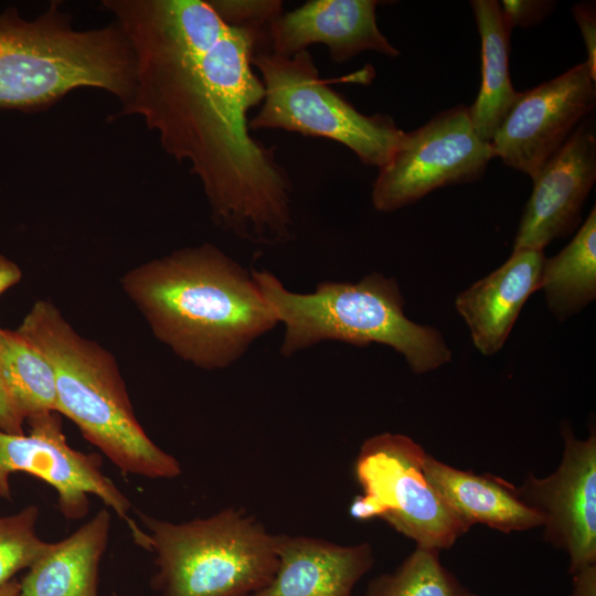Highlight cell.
Returning a JSON list of instances; mask_svg holds the SVG:
<instances>
[{"label":"cell","instance_id":"obj_19","mask_svg":"<svg viewBox=\"0 0 596 596\" xmlns=\"http://www.w3.org/2000/svg\"><path fill=\"white\" fill-rule=\"evenodd\" d=\"M476 24L481 39V86L469 107L478 137L490 142L519 97L509 73L511 29L501 6L494 0H472Z\"/></svg>","mask_w":596,"mask_h":596},{"label":"cell","instance_id":"obj_18","mask_svg":"<svg viewBox=\"0 0 596 596\" xmlns=\"http://www.w3.org/2000/svg\"><path fill=\"white\" fill-rule=\"evenodd\" d=\"M109 532L110 513L102 509L71 535L51 543L20 582L18 596H98V566Z\"/></svg>","mask_w":596,"mask_h":596},{"label":"cell","instance_id":"obj_22","mask_svg":"<svg viewBox=\"0 0 596 596\" xmlns=\"http://www.w3.org/2000/svg\"><path fill=\"white\" fill-rule=\"evenodd\" d=\"M439 552L416 546L393 573L374 577L365 596H466L469 590L441 564Z\"/></svg>","mask_w":596,"mask_h":596},{"label":"cell","instance_id":"obj_7","mask_svg":"<svg viewBox=\"0 0 596 596\" xmlns=\"http://www.w3.org/2000/svg\"><path fill=\"white\" fill-rule=\"evenodd\" d=\"M252 63L260 75L264 98L249 119L251 130L281 129L337 141L363 164L377 169L401 145L405 131L387 115L362 114L331 88L308 50L292 56L258 52Z\"/></svg>","mask_w":596,"mask_h":596},{"label":"cell","instance_id":"obj_13","mask_svg":"<svg viewBox=\"0 0 596 596\" xmlns=\"http://www.w3.org/2000/svg\"><path fill=\"white\" fill-rule=\"evenodd\" d=\"M595 180V126L586 118L532 178L512 251H544L554 240L576 232Z\"/></svg>","mask_w":596,"mask_h":596},{"label":"cell","instance_id":"obj_30","mask_svg":"<svg viewBox=\"0 0 596 596\" xmlns=\"http://www.w3.org/2000/svg\"><path fill=\"white\" fill-rule=\"evenodd\" d=\"M20 593V582L12 579L0 587V596H18Z\"/></svg>","mask_w":596,"mask_h":596},{"label":"cell","instance_id":"obj_1","mask_svg":"<svg viewBox=\"0 0 596 596\" xmlns=\"http://www.w3.org/2000/svg\"><path fill=\"white\" fill-rule=\"evenodd\" d=\"M135 57L134 89L118 116H137L161 148L188 163L220 227L278 245L295 230L292 185L275 148L251 134L264 86L259 35L226 24L207 0H105Z\"/></svg>","mask_w":596,"mask_h":596},{"label":"cell","instance_id":"obj_15","mask_svg":"<svg viewBox=\"0 0 596 596\" xmlns=\"http://www.w3.org/2000/svg\"><path fill=\"white\" fill-rule=\"evenodd\" d=\"M277 568L270 582L248 596H352L372 568L369 543L340 545L302 535L275 534Z\"/></svg>","mask_w":596,"mask_h":596},{"label":"cell","instance_id":"obj_25","mask_svg":"<svg viewBox=\"0 0 596 596\" xmlns=\"http://www.w3.org/2000/svg\"><path fill=\"white\" fill-rule=\"evenodd\" d=\"M501 11L512 30L514 26H530L540 23L555 6L554 1L504 0Z\"/></svg>","mask_w":596,"mask_h":596},{"label":"cell","instance_id":"obj_31","mask_svg":"<svg viewBox=\"0 0 596 596\" xmlns=\"http://www.w3.org/2000/svg\"><path fill=\"white\" fill-rule=\"evenodd\" d=\"M466 596H478L477 594H473L471 592H468V594Z\"/></svg>","mask_w":596,"mask_h":596},{"label":"cell","instance_id":"obj_21","mask_svg":"<svg viewBox=\"0 0 596 596\" xmlns=\"http://www.w3.org/2000/svg\"><path fill=\"white\" fill-rule=\"evenodd\" d=\"M0 377L23 423L58 413L53 369L45 355L18 330L0 328Z\"/></svg>","mask_w":596,"mask_h":596},{"label":"cell","instance_id":"obj_4","mask_svg":"<svg viewBox=\"0 0 596 596\" xmlns=\"http://www.w3.org/2000/svg\"><path fill=\"white\" fill-rule=\"evenodd\" d=\"M256 286L285 327L284 356L323 341L356 347L383 344L398 352L415 374L435 371L453 360V351L435 327L411 320L393 277L373 272L356 283L324 280L309 294L288 290L268 270H252Z\"/></svg>","mask_w":596,"mask_h":596},{"label":"cell","instance_id":"obj_23","mask_svg":"<svg viewBox=\"0 0 596 596\" xmlns=\"http://www.w3.org/2000/svg\"><path fill=\"white\" fill-rule=\"evenodd\" d=\"M40 510L29 504L19 512L0 515V587L30 568L50 547L35 531Z\"/></svg>","mask_w":596,"mask_h":596},{"label":"cell","instance_id":"obj_5","mask_svg":"<svg viewBox=\"0 0 596 596\" xmlns=\"http://www.w3.org/2000/svg\"><path fill=\"white\" fill-rule=\"evenodd\" d=\"M134 83V53L117 23L75 29L57 1L32 20L14 8L0 14V109H43L78 88L124 104Z\"/></svg>","mask_w":596,"mask_h":596},{"label":"cell","instance_id":"obj_14","mask_svg":"<svg viewBox=\"0 0 596 596\" xmlns=\"http://www.w3.org/2000/svg\"><path fill=\"white\" fill-rule=\"evenodd\" d=\"M377 4L375 0H309L270 23L268 52L292 56L311 44H324L336 63L366 51L396 57L398 50L377 26Z\"/></svg>","mask_w":596,"mask_h":596},{"label":"cell","instance_id":"obj_20","mask_svg":"<svg viewBox=\"0 0 596 596\" xmlns=\"http://www.w3.org/2000/svg\"><path fill=\"white\" fill-rule=\"evenodd\" d=\"M546 308L560 322L579 313L596 299V209L589 212L571 242L545 257L540 289Z\"/></svg>","mask_w":596,"mask_h":596},{"label":"cell","instance_id":"obj_24","mask_svg":"<svg viewBox=\"0 0 596 596\" xmlns=\"http://www.w3.org/2000/svg\"><path fill=\"white\" fill-rule=\"evenodd\" d=\"M217 15L228 25L262 36L268 45L270 23L284 12L279 0H207ZM269 51V47H268Z\"/></svg>","mask_w":596,"mask_h":596},{"label":"cell","instance_id":"obj_3","mask_svg":"<svg viewBox=\"0 0 596 596\" xmlns=\"http://www.w3.org/2000/svg\"><path fill=\"white\" fill-rule=\"evenodd\" d=\"M50 362L57 408L123 473L172 479L179 461L139 424L114 355L82 337L49 300H38L17 329Z\"/></svg>","mask_w":596,"mask_h":596},{"label":"cell","instance_id":"obj_26","mask_svg":"<svg viewBox=\"0 0 596 596\" xmlns=\"http://www.w3.org/2000/svg\"><path fill=\"white\" fill-rule=\"evenodd\" d=\"M573 15L579 26L585 43L587 52L585 63L592 77L596 81V14L594 3H575L573 6Z\"/></svg>","mask_w":596,"mask_h":596},{"label":"cell","instance_id":"obj_10","mask_svg":"<svg viewBox=\"0 0 596 596\" xmlns=\"http://www.w3.org/2000/svg\"><path fill=\"white\" fill-rule=\"evenodd\" d=\"M29 434H11L0 429V497L11 498L10 476L26 472L49 486L57 494V507L68 520L88 512L89 496H96L121 518L135 542L143 547L146 532L128 515L131 503L100 470L96 454L74 449L63 433L61 414L47 413L26 422Z\"/></svg>","mask_w":596,"mask_h":596},{"label":"cell","instance_id":"obj_9","mask_svg":"<svg viewBox=\"0 0 596 596\" xmlns=\"http://www.w3.org/2000/svg\"><path fill=\"white\" fill-rule=\"evenodd\" d=\"M494 157L490 142L476 134L469 107L438 113L405 132L372 185L373 207L391 213L414 204L438 188L479 180Z\"/></svg>","mask_w":596,"mask_h":596},{"label":"cell","instance_id":"obj_2","mask_svg":"<svg viewBox=\"0 0 596 596\" xmlns=\"http://www.w3.org/2000/svg\"><path fill=\"white\" fill-rule=\"evenodd\" d=\"M120 284L153 336L199 369L228 368L278 324L252 272L210 243L146 262Z\"/></svg>","mask_w":596,"mask_h":596},{"label":"cell","instance_id":"obj_16","mask_svg":"<svg viewBox=\"0 0 596 596\" xmlns=\"http://www.w3.org/2000/svg\"><path fill=\"white\" fill-rule=\"evenodd\" d=\"M544 251L520 248L497 269L462 290L455 308L483 355L505 344L526 300L540 289Z\"/></svg>","mask_w":596,"mask_h":596},{"label":"cell","instance_id":"obj_6","mask_svg":"<svg viewBox=\"0 0 596 596\" xmlns=\"http://www.w3.org/2000/svg\"><path fill=\"white\" fill-rule=\"evenodd\" d=\"M138 514L161 596H248L276 572L275 534L245 511L227 508L182 523Z\"/></svg>","mask_w":596,"mask_h":596},{"label":"cell","instance_id":"obj_27","mask_svg":"<svg viewBox=\"0 0 596 596\" xmlns=\"http://www.w3.org/2000/svg\"><path fill=\"white\" fill-rule=\"evenodd\" d=\"M24 423L14 411L0 377V429L11 434H24Z\"/></svg>","mask_w":596,"mask_h":596},{"label":"cell","instance_id":"obj_29","mask_svg":"<svg viewBox=\"0 0 596 596\" xmlns=\"http://www.w3.org/2000/svg\"><path fill=\"white\" fill-rule=\"evenodd\" d=\"M21 275V270L14 263L0 256V295L18 283Z\"/></svg>","mask_w":596,"mask_h":596},{"label":"cell","instance_id":"obj_11","mask_svg":"<svg viewBox=\"0 0 596 596\" xmlns=\"http://www.w3.org/2000/svg\"><path fill=\"white\" fill-rule=\"evenodd\" d=\"M595 104V79L585 62L520 93L490 141L494 157L532 179Z\"/></svg>","mask_w":596,"mask_h":596},{"label":"cell","instance_id":"obj_17","mask_svg":"<svg viewBox=\"0 0 596 596\" xmlns=\"http://www.w3.org/2000/svg\"><path fill=\"white\" fill-rule=\"evenodd\" d=\"M424 472L447 505L469 526L485 524L510 533L543 525V518L518 494L515 486L493 475L449 466L430 455Z\"/></svg>","mask_w":596,"mask_h":596},{"label":"cell","instance_id":"obj_12","mask_svg":"<svg viewBox=\"0 0 596 596\" xmlns=\"http://www.w3.org/2000/svg\"><path fill=\"white\" fill-rule=\"evenodd\" d=\"M561 434L564 449L557 469L543 478L530 473L515 488L543 518L544 540L567 553L573 575L596 564V433L593 427L579 439L563 422Z\"/></svg>","mask_w":596,"mask_h":596},{"label":"cell","instance_id":"obj_8","mask_svg":"<svg viewBox=\"0 0 596 596\" xmlns=\"http://www.w3.org/2000/svg\"><path fill=\"white\" fill-rule=\"evenodd\" d=\"M426 455L403 434L365 439L354 465L362 494L352 501L350 515L359 521L380 518L419 547L450 549L470 528L426 478Z\"/></svg>","mask_w":596,"mask_h":596},{"label":"cell","instance_id":"obj_28","mask_svg":"<svg viewBox=\"0 0 596 596\" xmlns=\"http://www.w3.org/2000/svg\"><path fill=\"white\" fill-rule=\"evenodd\" d=\"M572 596H596V564H589L573 574Z\"/></svg>","mask_w":596,"mask_h":596}]
</instances>
